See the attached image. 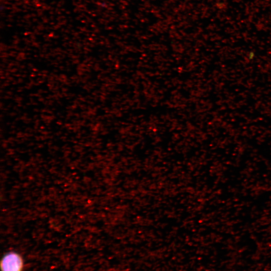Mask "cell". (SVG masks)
<instances>
[{"instance_id":"6da1fadb","label":"cell","mask_w":271,"mask_h":271,"mask_svg":"<svg viewBox=\"0 0 271 271\" xmlns=\"http://www.w3.org/2000/svg\"><path fill=\"white\" fill-rule=\"evenodd\" d=\"M1 271H23L24 260L22 255L15 251L5 253L1 260Z\"/></svg>"}]
</instances>
